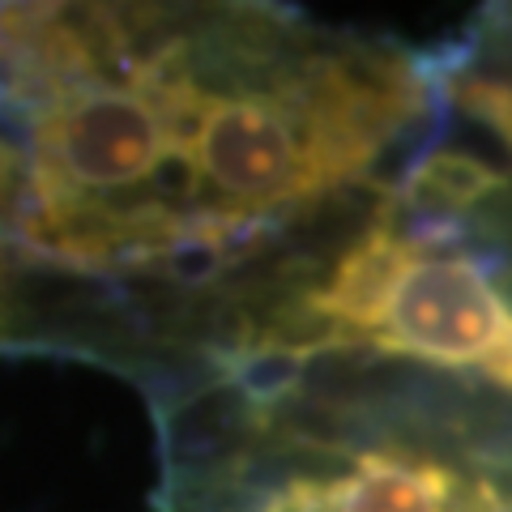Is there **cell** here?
<instances>
[{"label":"cell","mask_w":512,"mask_h":512,"mask_svg":"<svg viewBox=\"0 0 512 512\" xmlns=\"http://www.w3.org/2000/svg\"><path fill=\"white\" fill-rule=\"evenodd\" d=\"M363 342L436 367H474L512 389V308L487 269L457 248L414 252Z\"/></svg>","instance_id":"cell-1"},{"label":"cell","mask_w":512,"mask_h":512,"mask_svg":"<svg viewBox=\"0 0 512 512\" xmlns=\"http://www.w3.org/2000/svg\"><path fill=\"white\" fill-rule=\"evenodd\" d=\"M188 150L218 214L265 218L329 192L308 133L278 94H210Z\"/></svg>","instance_id":"cell-2"},{"label":"cell","mask_w":512,"mask_h":512,"mask_svg":"<svg viewBox=\"0 0 512 512\" xmlns=\"http://www.w3.org/2000/svg\"><path fill=\"white\" fill-rule=\"evenodd\" d=\"M457 512H512V444L474 453L470 470L461 474Z\"/></svg>","instance_id":"cell-3"}]
</instances>
